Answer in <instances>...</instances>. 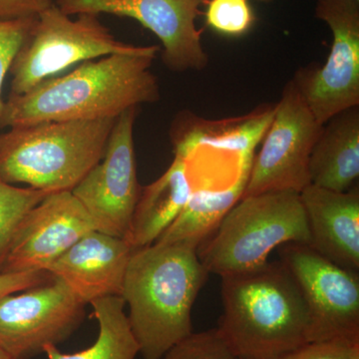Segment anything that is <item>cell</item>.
<instances>
[{
	"label": "cell",
	"instance_id": "4",
	"mask_svg": "<svg viewBox=\"0 0 359 359\" xmlns=\"http://www.w3.org/2000/svg\"><path fill=\"white\" fill-rule=\"evenodd\" d=\"M117 118L9 128L0 134V180L47 193L72 191L102 160Z\"/></svg>",
	"mask_w": 359,
	"mask_h": 359
},
{
	"label": "cell",
	"instance_id": "29",
	"mask_svg": "<svg viewBox=\"0 0 359 359\" xmlns=\"http://www.w3.org/2000/svg\"><path fill=\"white\" fill-rule=\"evenodd\" d=\"M259 1H269V0H259Z\"/></svg>",
	"mask_w": 359,
	"mask_h": 359
},
{
	"label": "cell",
	"instance_id": "18",
	"mask_svg": "<svg viewBox=\"0 0 359 359\" xmlns=\"http://www.w3.org/2000/svg\"><path fill=\"white\" fill-rule=\"evenodd\" d=\"M191 193L185 159L175 155L167 171L152 184L142 187L125 240L137 250L154 244L176 221Z\"/></svg>",
	"mask_w": 359,
	"mask_h": 359
},
{
	"label": "cell",
	"instance_id": "5",
	"mask_svg": "<svg viewBox=\"0 0 359 359\" xmlns=\"http://www.w3.org/2000/svg\"><path fill=\"white\" fill-rule=\"evenodd\" d=\"M311 242L299 193L271 191L238 201L197 254L208 273L222 278L262 266L283 245Z\"/></svg>",
	"mask_w": 359,
	"mask_h": 359
},
{
	"label": "cell",
	"instance_id": "14",
	"mask_svg": "<svg viewBox=\"0 0 359 359\" xmlns=\"http://www.w3.org/2000/svg\"><path fill=\"white\" fill-rule=\"evenodd\" d=\"M92 231L91 217L71 191L49 194L21 219L0 273L46 271Z\"/></svg>",
	"mask_w": 359,
	"mask_h": 359
},
{
	"label": "cell",
	"instance_id": "23",
	"mask_svg": "<svg viewBox=\"0 0 359 359\" xmlns=\"http://www.w3.org/2000/svg\"><path fill=\"white\" fill-rule=\"evenodd\" d=\"M160 359H238L218 328L192 332L180 340Z\"/></svg>",
	"mask_w": 359,
	"mask_h": 359
},
{
	"label": "cell",
	"instance_id": "15",
	"mask_svg": "<svg viewBox=\"0 0 359 359\" xmlns=\"http://www.w3.org/2000/svg\"><path fill=\"white\" fill-rule=\"evenodd\" d=\"M133 249L125 238L92 231L46 271L62 278L85 306L107 297H121Z\"/></svg>",
	"mask_w": 359,
	"mask_h": 359
},
{
	"label": "cell",
	"instance_id": "13",
	"mask_svg": "<svg viewBox=\"0 0 359 359\" xmlns=\"http://www.w3.org/2000/svg\"><path fill=\"white\" fill-rule=\"evenodd\" d=\"M204 0H57L67 15L112 14L133 18L163 45L164 65L175 72L205 69L209 62L196 18Z\"/></svg>",
	"mask_w": 359,
	"mask_h": 359
},
{
	"label": "cell",
	"instance_id": "16",
	"mask_svg": "<svg viewBox=\"0 0 359 359\" xmlns=\"http://www.w3.org/2000/svg\"><path fill=\"white\" fill-rule=\"evenodd\" d=\"M311 247L340 266L359 271V192L309 185L299 193Z\"/></svg>",
	"mask_w": 359,
	"mask_h": 359
},
{
	"label": "cell",
	"instance_id": "20",
	"mask_svg": "<svg viewBox=\"0 0 359 359\" xmlns=\"http://www.w3.org/2000/svg\"><path fill=\"white\" fill-rule=\"evenodd\" d=\"M99 325L96 341L84 351L62 353L55 346L44 347L48 359H135L140 347L130 327L121 297H107L92 302Z\"/></svg>",
	"mask_w": 359,
	"mask_h": 359
},
{
	"label": "cell",
	"instance_id": "1",
	"mask_svg": "<svg viewBox=\"0 0 359 359\" xmlns=\"http://www.w3.org/2000/svg\"><path fill=\"white\" fill-rule=\"evenodd\" d=\"M160 47L113 54L82 62L22 95H9L0 112V128L41 122L117 118L124 111L160 99L157 77L151 72Z\"/></svg>",
	"mask_w": 359,
	"mask_h": 359
},
{
	"label": "cell",
	"instance_id": "3",
	"mask_svg": "<svg viewBox=\"0 0 359 359\" xmlns=\"http://www.w3.org/2000/svg\"><path fill=\"white\" fill-rule=\"evenodd\" d=\"M218 328L238 359H278L309 342L301 290L282 262L222 276Z\"/></svg>",
	"mask_w": 359,
	"mask_h": 359
},
{
	"label": "cell",
	"instance_id": "24",
	"mask_svg": "<svg viewBox=\"0 0 359 359\" xmlns=\"http://www.w3.org/2000/svg\"><path fill=\"white\" fill-rule=\"evenodd\" d=\"M35 18L0 21V112L4 106L1 93L4 79L32 29Z\"/></svg>",
	"mask_w": 359,
	"mask_h": 359
},
{
	"label": "cell",
	"instance_id": "6",
	"mask_svg": "<svg viewBox=\"0 0 359 359\" xmlns=\"http://www.w3.org/2000/svg\"><path fill=\"white\" fill-rule=\"evenodd\" d=\"M77 16L76 20H71L53 4L35 18L9 70L13 75L11 95L27 93L77 63L143 48L116 39L98 14Z\"/></svg>",
	"mask_w": 359,
	"mask_h": 359
},
{
	"label": "cell",
	"instance_id": "12",
	"mask_svg": "<svg viewBox=\"0 0 359 359\" xmlns=\"http://www.w3.org/2000/svg\"><path fill=\"white\" fill-rule=\"evenodd\" d=\"M138 107L116 120L102 160L71 192L88 212L96 230L126 238L142 186L137 178L134 124Z\"/></svg>",
	"mask_w": 359,
	"mask_h": 359
},
{
	"label": "cell",
	"instance_id": "9",
	"mask_svg": "<svg viewBox=\"0 0 359 359\" xmlns=\"http://www.w3.org/2000/svg\"><path fill=\"white\" fill-rule=\"evenodd\" d=\"M278 249L308 306L309 342L359 339L358 271L340 266L309 245L289 243Z\"/></svg>",
	"mask_w": 359,
	"mask_h": 359
},
{
	"label": "cell",
	"instance_id": "22",
	"mask_svg": "<svg viewBox=\"0 0 359 359\" xmlns=\"http://www.w3.org/2000/svg\"><path fill=\"white\" fill-rule=\"evenodd\" d=\"M207 25L229 36H240L254 25L255 15L248 0H211L205 11Z\"/></svg>",
	"mask_w": 359,
	"mask_h": 359
},
{
	"label": "cell",
	"instance_id": "8",
	"mask_svg": "<svg viewBox=\"0 0 359 359\" xmlns=\"http://www.w3.org/2000/svg\"><path fill=\"white\" fill-rule=\"evenodd\" d=\"M323 127L294 80H290L275 106V115L261 151L252 161L243 197L271 191L301 193L311 185L309 159Z\"/></svg>",
	"mask_w": 359,
	"mask_h": 359
},
{
	"label": "cell",
	"instance_id": "21",
	"mask_svg": "<svg viewBox=\"0 0 359 359\" xmlns=\"http://www.w3.org/2000/svg\"><path fill=\"white\" fill-rule=\"evenodd\" d=\"M49 194L30 187L18 188L0 180V266L21 219Z\"/></svg>",
	"mask_w": 359,
	"mask_h": 359
},
{
	"label": "cell",
	"instance_id": "7",
	"mask_svg": "<svg viewBox=\"0 0 359 359\" xmlns=\"http://www.w3.org/2000/svg\"><path fill=\"white\" fill-rule=\"evenodd\" d=\"M178 156L185 159L190 196L178 218L155 243L198 249L242 199L255 155L197 145Z\"/></svg>",
	"mask_w": 359,
	"mask_h": 359
},
{
	"label": "cell",
	"instance_id": "17",
	"mask_svg": "<svg viewBox=\"0 0 359 359\" xmlns=\"http://www.w3.org/2000/svg\"><path fill=\"white\" fill-rule=\"evenodd\" d=\"M311 185L346 192L359 176V108L334 116L323 125L309 159Z\"/></svg>",
	"mask_w": 359,
	"mask_h": 359
},
{
	"label": "cell",
	"instance_id": "10",
	"mask_svg": "<svg viewBox=\"0 0 359 359\" xmlns=\"http://www.w3.org/2000/svg\"><path fill=\"white\" fill-rule=\"evenodd\" d=\"M85 304L67 283L48 282L0 297V347L11 359H32L69 339L83 323Z\"/></svg>",
	"mask_w": 359,
	"mask_h": 359
},
{
	"label": "cell",
	"instance_id": "11",
	"mask_svg": "<svg viewBox=\"0 0 359 359\" xmlns=\"http://www.w3.org/2000/svg\"><path fill=\"white\" fill-rule=\"evenodd\" d=\"M316 15L332 30V50L323 67L299 71L292 80L316 121L325 125L359 106V1L318 0Z\"/></svg>",
	"mask_w": 359,
	"mask_h": 359
},
{
	"label": "cell",
	"instance_id": "30",
	"mask_svg": "<svg viewBox=\"0 0 359 359\" xmlns=\"http://www.w3.org/2000/svg\"><path fill=\"white\" fill-rule=\"evenodd\" d=\"M355 1H359V0H355Z\"/></svg>",
	"mask_w": 359,
	"mask_h": 359
},
{
	"label": "cell",
	"instance_id": "19",
	"mask_svg": "<svg viewBox=\"0 0 359 359\" xmlns=\"http://www.w3.org/2000/svg\"><path fill=\"white\" fill-rule=\"evenodd\" d=\"M273 115L275 107L271 105L261 106L243 117L219 121L187 115L177 120L171 132L174 154H185L197 145H209L238 154L255 155Z\"/></svg>",
	"mask_w": 359,
	"mask_h": 359
},
{
	"label": "cell",
	"instance_id": "27",
	"mask_svg": "<svg viewBox=\"0 0 359 359\" xmlns=\"http://www.w3.org/2000/svg\"><path fill=\"white\" fill-rule=\"evenodd\" d=\"M52 4V0H0V21L35 18Z\"/></svg>",
	"mask_w": 359,
	"mask_h": 359
},
{
	"label": "cell",
	"instance_id": "26",
	"mask_svg": "<svg viewBox=\"0 0 359 359\" xmlns=\"http://www.w3.org/2000/svg\"><path fill=\"white\" fill-rule=\"evenodd\" d=\"M48 271H30L25 273H0V297L14 292H23L42 283L52 278Z\"/></svg>",
	"mask_w": 359,
	"mask_h": 359
},
{
	"label": "cell",
	"instance_id": "28",
	"mask_svg": "<svg viewBox=\"0 0 359 359\" xmlns=\"http://www.w3.org/2000/svg\"><path fill=\"white\" fill-rule=\"evenodd\" d=\"M0 359H11V356H9L1 347H0Z\"/></svg>",
	"mask_w": 359,
	"mask_h": 359
},
{
	"label": "cell",
	"instance_id": "2",
	"mask_svg": "<svg viewBox=\"0 0 359 359\" xmlns=\"http://www.w3.org/2000/svg\"><path fill=\"white\" fill-rule=\"evenodd\" d=\"M197 249L153 244L133 250L121 297L143 359H160L192 334V309L207 280Z\"/></svg>",
	"mask_w": 359,
	"mask_h": 359
},
{
	"label": "cell",
	"instance_id": "25",
	"mask_svg": "<svg viewBox=\"0 0 359 359\" xmlns=\"http://www.w3.org/2000/svg\"><path fill=\"white\" fill-rule=\"evenodd\" d=\"M278 359H359V339L308 342Z\"/></svg>",
	"mask_w": 359,
	"mask_h": 359
}]
</instances>
